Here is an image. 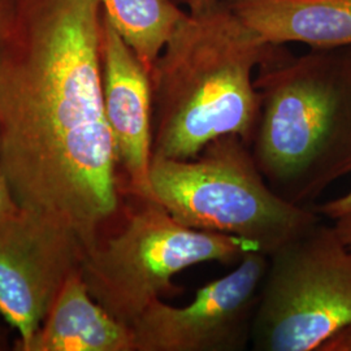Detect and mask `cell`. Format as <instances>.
Returning a JSON list of instances; mask_svg holds the SVG:
<instances>
[{
  "label": "cell",
  "instance_id": "1",
  "mask_svg": "<svg viewBox=\"0 0 351 351\" xmlns=\"http://www.w3.org/2000/svg\"><path fill=\"white\" fill-rule=\"evenodd\" d=\"M99 0H11L0 30V173L85 251L123 210L104 112Z\"/></svg>",
  "mask_w": 351,
  "mask_h": 351
},
{
  "label": "cell",
  "instance_id": "18",
  "mask_svg": "<svg viewBox=\"0 0 351 351\" xmlns=\"http://www.w3.org/2000/svg\"><path fill=\"white\" fill-rule=\"evenodd\" d=\"M8 349V343H7V339H5V336L0 332V351L1 350H7Z\"/></svg>",
  "mask_w": 351,
  "mask_h": 351
},
{
  "label": "cell",
  "instance_id": "16",
  "mask_svg": "<svg viewBox=\"0 0 351 351\" xmlns=\"http://www.w3.org/2000/svg\"><path fill=\"white\" fill-rule=\"evenodd\" d=\"M333 223L341 239L351 249V213L335 219Z\"/></svg>",
  "mask_w": 351,
  "mask_h": 351
},
{
  "label": "cell",
  "instance_id": "17",
  "mask_svg": "<svg viewBox=\"0 0 351 351\" xmlns=\"http://www.w3.org/2000/svg\"><path fill=\"white\" fill-rule=\"evenodd\" d=\"M10 3H11V0H0V30H1L3 24H4L7 12H8Z\"/></svg>",
  "mask_w": 351,
  "mask_h": 351
},
{
  "label": "cell",
  "instance_id": "11",
  "mask_svg": "<svg viewBox=\"0 0 351 351\" xmlns=\"http://www.w3.org/2000/svg\"><path fill=\"white\" fill-rule=\"evenodd\" d=\"M265 43L351 46V0H224Z\"/></svg>",
  "mask_w": 351,
  "mask_h": 351
},
{
  "label": "cell",
  "instance_id": "15",
  "mask_svg": "<svg viewBox=\"0 0 351 351\" xmlns=\"http://www.w3.org/2000/svg\"><path fill=\"white\" fill-rule=\"evenodd\" d=\"M171 1H173L180 8L185 7L188 13L197 14L213 8L219 0H171Z\"/></svg>",
  "mask_w": 351,
  "mask_h": 351
},
{
  "label": "cell",
  "instance_id": "7",
  "mask_svg": "<svg viewBox=\"0 0 351 351\" xmlns=\"http://www.w3.org/2000/svg\"><path fill=\"white\" fill-rule=\"evenodd\" d=\"M268 261L261 251L246 252L230 274L199 289L188 306L152 302L130 326L134 351L245 350Z\"/></svg>",
  "mask_w": 351,
  "mask_h": 351
},
{
  "label": "cell",
  "instance_id": "14",
  "mask_svg": "<svg viewBox=\"0 0 351 351\" xmlns=\"http://www.w3.org/2000/svg\"><path fill=\"white\" fill-rule=\"evenodd\" d=\"M20 206L13 197L10 185L5 178L0 173V224L7 220L13 213H17Z\"/></svg>",
  "mask_w": 351,
  "mask_h": 351
},
{
  "label": "cell",
  "instance_id": "12",
  "mask_svg": "<svg viewBox=\"0 0 351 351\" xmlns=\"http://www.w3.org/2000/svg\"><path fill=\"white\" fill-rule=\"evenodd\" d=\"M101 11L151 72L185 11L171 0H99Z\"/></svg>",
  "mask_w": 351,
  "mask_h": 351
},
{
  "label": "cell",
  "instance_id": "2",
  "mask_svg": "<svg viewBox=\"0 0 351 351\" xmlns=\"http://www.w3.org/2000/svg\"><path fill=\"white\" fill-rule=\"evenodd\" d=\"M272 47L224 0L185 13L150 72L152 156L193 159L226 134L250 145L259 117L254 71Z\"/></svg>",
  "mask_w": 351,
  "mask_h": 351
},
{
  "label": "cell",
  "instance_id": "5",
  "mask_svg": "<svg viewBox=\"0 0 351 351\" xmlns=\"http://www.w3.org/2000/svg\"><path fill=\"white\" fill-rule=\"evenodd\" d=\"M124 198L130 203H123L120 223L84 252L80 271L93 298L129 328L152 302L180 294L173 277L181 271L233 263L256 250L246 241L184 226L155 201Z\"/></svg>",
  "mask_w": 351,
  "mask_h": 351
},
{
  "label": "cell",
  "instance_id": "9",
  "mask_svg": "<svg viewBox=\"0 0 351 351\" xmlns=\"http://www.w3.org/2000/svg\"><path fill=\"white\" fill-rule=\"evenodd\" d=\"M104 112L123 197L151 199L152 90L150 72L101 11Z\"/></svg>",
  "mask_w": 351,
  "mask_h": 351
},
{
  "label": "cell",
  "instance_id": "8",
  "mask_svg": "<svg viewBox=\"0 0 351 351\" xmlns=\"http://www.w3.org/2000/svg\"><path fill=\"white\" fill-rule=\"evenodd\" d=\"M85 247L71 226L49 213L19 208L0 224V315L21 343L30 339Z\"/></svg>",
  "mask_w": 351,
  "mask_h": 351
},
{
  "label": "cell",
  "instance_id": "10",
  "mask_svg": "<svg viewBox=\"0 0 351 351\" xmlns=\"http://www.w3.org/2000/svg\"><path fill=\"white\" fill-rule=\"evenodd\" d=\"M17 351H134L132 329L93 298L77 269L65 281L42 324Z\"/></svg>",
  "mask_w": 351,
  "mask_h": 351
},
{
  "label": "cell",
  "instance_id": "3",
  "mask_svg": "<svg viewBox=\"0 0 351 351\" xmlns=\"http://www.w3.org/2000/svg\"><path fill=\"white\" fill-rule=\"evenodd\" d=\"M254 84V160L278 197L308 207L351 173V46L287 56L274 45Z\"/></svg>",
  "mask_w": 351,
  "mask_h": 351
},
{
  "label": "cell",
  "instance_id": "6",
  "mask_svg": "<svg viewBox=\"0 0 351 351\" xmlns=\"http://www.w3.org/2000/svg\"><path fill=\"white\" fill-rule=\"evenodd\" d=\"M268 258L252 349L324 351L351 326L350 247L322 219Z\"/></svg>",
  "mask_w": 351,
  "mask_h": 351
},
{
  "label": "cell",
  "instance_id": "4",
  "mask_svg": "<svg viewBox=\"0 0 351 351\" xmlns=\"http://www.w3.org/2000/svg\"><path fill=\"white\" fill-rule=\"evenodd\" d=\"M150 193L181 224L246 241L267 256L323 219L314 207L278 197L249 145L233 134L213 139L193 159L152 156Z\"/></svg>",
  "mask_w": 351,
  "mask_h": 351
},
{
  "label": "cell",
  "instance_id": "13",
  "mask_svg": "<svg viewBox=\"0 0 351 351\" xmlns=\"http://www.w3.org/2000/svg\"><path fill=\"white\" fill-rule=\"evenodd\" d=\"M314 210L320 216H324V217H328L330 220H335V219L341 217V216H343L346 213H350L351 190L348 194H345V195H342L339 198H336L333 201L326 202V203L316 206V207H314Z\"/></svg>",
  "mask_w": 351,
  "mask_h": 351
}]
</instances>
